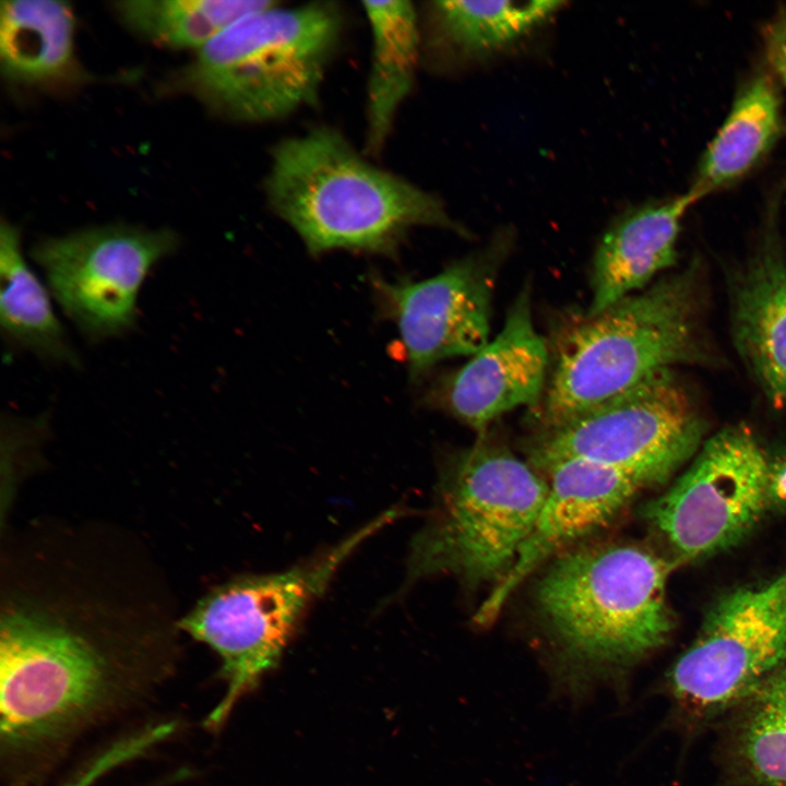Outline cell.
I'll use <instances>...</instances> for the list:
<instances>
[{"label": "cell", "instance_id": "7a4b0ae2", "mask_svg": "<svg viewBox=\"0 0 786 786\" xmlns=\"http://www.w3.org/2000/svg\"><path fill=\"white\" fill-rule=\"evenodd\" d=\"M154 682L45 615L4 614L0 751L9 778L33 779L81 734L144 699Z\"/></svg>", "mask_w": 786, "mask_h": 786}, {"label": "cell", "instance_id": "d6986e66", "mask_svg": "<svg viewBox=\"0 0 786 786\" xmlns=\"http://www.w3.org/2000/svg\"><path fill=\"white\" fill-rule=\"evenodd\" d=\"M372 38L367 97V148L379 152L408 96L419 56L417 12L409 1L362 3Z\"/></svg>", "mask_w": 786, "mask_h": 786}, {"label": "cell", "instance_id": "ba28073f", "mask_svg": "<svg viewBox=\"0 0 786 786\" xmlns=\"http://www.w3.org/2000/svg\"><path fill=\"white\" fill-rule=\"evenodd\" d=\"M705 421L671 369L543 431L531 465L538 472L582 460L612 467L645 487L667 479L700 448Z\"/></svg>", "mask_w": 786, "mask_h": 786}, {"label": "cell", "instance_id": "9a60e30c", "mask_svg": "<svg viewBox=\"0 0 786 786\" xmlns=\"http://www.w3.org/2000/svg\"><path fill=\"white\" fill-rule=\"evenodd\" d=\"M735 348L770 402L786 409V253L767 239L730 278Z\"/></svg>", "mask_w": 786, "mask_h": 786}, {"label": "cell", "instance_id": "7402d4cb", "mask_svg": "<svg viewBox=\"0 0 786 786\" xmlns=\"http://www.w3.org/2000/svg\"><path fill=\"white\" fill-rule=\"evenodd\" d=\"M269 0H128L116 12L132 32L176 49H202L241 19L273 5Z\"/></svg>", "mask_w": 786, "mask_h": 786}, {"label": "cell", "instance_id": "7c38bea8", "mask_svg": "<svg viewBox=\"0 0 786 786\" xmlns=\"http://www.w3.org/2000/svg\"><path fill=\"white\" fill-rule=\"evenodd\" d=\"M493 262L487 252L421 281H373L381 314L398 330L412 379L445 359L472 356L490 340Z\"/></svg>", "mask_w": 786, "mask_h": 786}, {"label": "cell", "instance_id": "484cf974", "mask_svg": "<svg viewBox=\"0 0 786 786\" xmlns=\"http://www.w3.org/2000/svg\"><path fill=\"white\" fill-rule=\"evenodd\" d=\"M769 499L786 503V456L770 462Z\"/></svg>", "mask_w": 786, "mask_h": 786}, {"label": "cell", "instance_id": "603a6c76", "mask_svg": "<svg viewBox=\"0 0 786 786\" xmlns=\"http://www.w3.org/2000/svg\"><path fill=\"white\" fill-rule=\"evenodd\" d=\"M561 1H436L438 34L455 47L480 52L504 46L552 15Z\"/></svg>", "mask_w": 786, "mask_h": 786}, {"label": "cell", "instance_id": "44dd1931", "mask_svg": "<svg viewBox=\"0 0 786 786\" xmlns=\"http://www.w3.org/2000/svg\"><path fill=\"white\" fill-rule=\"evenodd\" d=\"M730 758L760 786H786V660L736 706Z\"/></svg>", "mask_w": 786, "mask_h": 786}, {"label": "cell", "instance_id": "ac0fdd59", "mask_svg": "<svg viewBox=\"0 0 786 786\" xmlns=\"http://www.w3.org/2000/svg\"><path fill=\"white\" fill-rule=\"evenodd\" d=\"M782 103L773 80L759 73L736 95L723 124L708 143L687 191L696 202L748 175L776 143Z\"/></svg>", "mask_w": 786, "mask_h": 786}, {"label": "cell", "instance_id": "4fadbf2b", "mask_svg": "<svg viewBox=\"0 0 786 786\" xmlns=\"http://www.w3.org/2000/svg\"><path fill=\"white\" fill-rule=\"evenodd\" d=\"M548 491L535 525L509 573L491 590L474 621L489 626L512 592L539 564L611 522L642 489L635 477L582 460L552 463Z\"/></svg>", "mask_w": 786, "mask_h": 786}, {"label": "cell", "instance_id": "52a82bcc", "mask_svg": "<svg viewBox=\"0 0 786 786\" xmlns=\"http://www.w3.org/2000/svg\"><path fill=\"white\" fill-rule=\"evenodd\" d=\"M405 514L391 508L337 544L284 571L250 575L204 597L181 622L219 657L224 692L203 720L211 733L227 724L242 699L275 670L312 604L355 550Z\"/></svg>", "mask_w": 786, "mask_h": 786}, {"label": "cell", "instance_id": "cb8c5ba5", "mask_svg": "<svg viewBox=\"0 0 786 786\" xmlns=\"http://www.w3.org/2000/svg\"><path fill=\"white\" fill-rule=\"evenodd\" d=\"M178 728L175 720L146 725L98 752L64 786H95L104 776L135 760L171 737Z\"/></svg>", "mask_w": 786, "mask_h": 786}, {"label": "cell", "instance_id": "d4e9b609", "mask_svg": "<svg viewBox=\"0 0 786 786\" xmlns=\"http://www.w3.org/2000/svg\"><path fill=\"white\" fill-rule=\"evenodd\" d=\"M763 37L767 61L786 87V13L767 24Z\"/></svg>", "mask_w": 786, "mask_h": 786}, {"label": "cell", "instance_id": "8992f818", "mask_svg": "<svg viewBox=\"0 0 786 786\" xmlns=\"http://www.w3.org/2000/svg\"><path fill=\"white\" fill-rule=\"evenodd\" d=\"M547 491L540 473L505 448L481 440L457 454L410 543L405 585L439 574L497 585L514 565Z\"/></svg>", "mask_w": 786, "mask_h": 786}, {"label": "cell", "instance_id": "8fae6325", "mask_svg": "<svg viewBox=\"0 0 786 786\" xmlns=\"http://www.w3.org/2000/svg\"><path fill=\"white\" fill-rule=\"evenodd\" d=\"M770 460L750 428L711 437L690 467L645 509L657 533L683 558L723 550L748 533L769 499Z\"/></svg>", "mask_w": 786, "mask_h": 786}, {"label": "cell", "instance_id": "9c48e42d", "mask_svg": "<svg viewBox=\"0 0 786 786\" xmlns=\"http://www.w3.org/2000/svg\"><path fill=\"white\" fill-rule=\"evenodd\" d=\"M178 246L168 228L106 225L46 237L31 255L66 315L87 340L99 342L133 327L145 278Z\"/></svg>", "mask_w": 786, "mask_h": 786}, {"label": "cell", "instance_id": "5bb4252c", "mask_svg": "<svg viewBox=\"0 0 786 786\" xmlns=\"http://www.w3.org/2000/svg\"><path fill=\"white\" fill-rule=\"evenodd\" d=\"M548 365V346L533 323L529 290L523 289L500 332L433 395L454 417L484 432L501 415L538 404Z\"/></svg>", "mask_w": 786, "mask_h": 786}, {"label": "cell", "instance_id": "2e32d148", "mask_svg": "<svg viewBox=\"0 0 786 786\" xmlns=\"http://www.w3.org/2000/svg\"><path fill=\"white\" fill-rule=\"evenodd\" d=\"M695 201L686 192L667 201L628 212L602 238L593 260L592 300L594 314L618 300L647 287L677 258L681 221Z\"/></svg>", "mask_w": 786, "mask_h": 786}, {"label": "cell", "instance_id": "30bf717a", "mask_svg": "<svg viewBox=\"0 0 786 786\" xmlns=\"http://www.w3.org/2000/svg\"><path fill=\"white\" fill-rule=\"evenodd\" d=\"M785 660L786 570L722 598L674 664L667 688L688 712L711 716L735 707Z\"/></svg>", "mask_w": 786, "mask_h": 786}, {"label": "cell", "instance_id": "277c9868", "mask_svg": "<svg viewBox=\"0 0 786 786\" xmlns=\"http://www.w3.org/2000/svg\"><path fill=\"white\" fill-rule=\"evenodd\" d=\"M265 193L312 254L346 249L392 255L415 227L462 233L434 195L370 164L327 127L272 150Z\"/></svg>", "mask_w": 786, "mask_h": 786}, {"label": "cell", "instance_id": "5b68a950", "mask_svg": "<svg viewBox=\"0 0 786 786\" xmlns=\"http://www.w3.org/2000/svg\"><path fill=\"white\" fill-rule=\"evenodd\" d=\"M342 28L331 2H275L213 38L178 71L174 86L230 120L283 118L317 98Z\"/></svg>", "mask_w": 786, "mask_h": 786}, {"label": "cell", "instance_id": "ffe728a7", "mask_svg": "<svg viewBox=\"0 0 786 786\" xmlns=\"http://www.w3.org/2000/svg\"><path fill=\"white\" fill-rule=\"evenodd\" d=\"M0 323L10 344L73 367L80 358L58 320L47 289L23 255L16 226H0Z\"/></svg>", "mask_w": 786, "mask_h": 786}, {"label": "cell", "instance_id": "e0dca14e", "mask_svg": "<svg viewBox=\"0 0 786 786\" xmlns=\"http://www.w3.org/2000/svg\"><path fill=\"white\" fill-rule=\"evenodd\" d=\"M0 69L12 83L49 87L80 81L74 52V15L59 0H3L0 7Z\"/></svg>", "mask_w": 786, "mask_h": 786}, {"label": "cell", "instance_id": "6da1fadb", "mask_svg": "<svg viewBox=\"0 0 786 786\" xmlns=\"http://www.w3.org/2000/svg\"><path fill=\"white\" fill-rule=\"evenodd\" d=\"M669 568L651 550L620 543L577 547L551 562L536 603L561 662L555 696L577 706L607 687L624 701L629 669L671 632Z\"/></svg>", "mask_w": 786, "mask_h": 786}, {"label": "cell", "instance_id": "3957f363", "mask_svg": "<svg viewBox=\"0 0 786 786\" xmlns=\"http://www.w3.org/2000/svg\"><path fill=\"white\" fill-rule=\"evenodd\" d=\"M699 262L558 331L539 420L544 431L680 364L712 360Z\"/></svg>", "mask_w": 786, "mask_h": 786}]
</instances>
